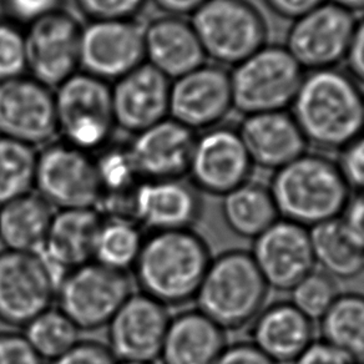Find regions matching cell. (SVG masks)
Returning a JSON list of instances; mask_svg holds the SVG:
<instances>
[{"label": "cell", "instance_id": "3", "mask_svg": "<svg viewBox=\"0 0 364 364\" xmlns=\"http://www.w3.org/2000/svg\"><path fill=\"white\" fill-rule=\"evenodd\" d=\"M268 188L279 218L309 230L341 218L352 198L338 164L312 152L273 171Z\"/></svg>", "mask_w": 364, "mask_h": 364}, {"label": "cell", "instance_id": "15", "mask_svg": "<svg viewBox=\"0 0 364 364\" xmlns=\"http://www.w3.org/2000/svg\"><path fill=\"white\" fill-rule=\"evenodd\" d=\"M144 31L130 19L91 21L81 29V68L97 79L119 80L145 60Z\"/></svg>", "mask_w": 364, "mask_h": 364}, {"label": "cell", "instance_id": "44", "mask_svg": "<svg viewBox=\"0 0 364 364\" xmlns=\"http://www.w3.org/2000/svg\"><path fill=\"white\" fill-rule=\"evenodd\" d=\"M341 220L354 241L364 250V193L350 198Z\"/></svg>", "mask_w": 364, "mask_h": 364}, {"label": "cell", "instance_id": "10", "mask_svg": "<svg viewBox=\"0 0 364 364\" xmlns=\"http://www.w3.org/2000/svg\"><path fill=\"white\" fill-rule=\"evenodd\" d=\"M34 188L58 210L95 208L100 198L95 160L69 144L49 145L36 157Z\"/></svg>", "mask_w": 364, "mask_h": 364}, {"label": "cell", "instance_id": "22", "mask_svg": "<svg viewBox=\"0 0 364 364\" xmlns=\"http://www.w3.org/2000/svg\"><path fill=\"white\" fill-rule=\"evenodd\" d=\"M237 132L253 165L272 171L302 156L309 147L292 114L286 112L247 115Z\"/></svg>", "mask_w": 364, "mask_h": 364}, {"label": "cell", "instance_id": "39", "mask_svg": "<svg viewBox=\"0 0 364 364\" xmlns=\"http://www.w3.org/2000/svg\"><path fill=\"white\" fill-rule=\"evenodd\" d=\"M0 364H43V359L24 334L0 332Z\"/></svg>", "mask_w": 364, "mask_h": 364}, {"label": "cell", "instance_id": "18", "mask_svg": "<svg viewBox=\"0 0 364 364\" xmlns=\"http://www.w3.org/2000/svg\"><path fill=\"white\" fill-rule=\"evenodd\" d=\"M170 321L166 306L132 294L107 324V347L117 362H155Z\"/></svg>", "mask_w": 364, "mask_h": 364}, {"label": "cell", "instance_id": "4", "mask_svg": "<svg viewBox=\"0 0 364 364\" xmlns=\"http://www.w3.org/2000/svg\"><path fill=\"white\" fill-rule=\"evenodd\" d=\"M268 291L250 251L230 250L213 257L195 301L225 332L238 331L262 311Z\"/></svg>", "mask_w": 364, "mask_h": 364}, {"label": "cell", "instance_id": "17", "mask_svg": "<svg viewBox=\"0 0 364 364\" xmlns=\"http://www.w3.org/2000/svg\"><path fill=\"white\" fill-rule=\"evenodd\" d=\"M232 107L231 77L223 66L203 64L171 84L168 115L193 132L218 127Z\"/></svg>", "mask_w": 364, "mask_h": 364}, {"label": "cell", "instance_id": "35", "mask_svg": "<svg viewBox=\"0 0 364 364\" xmlns=\"http://www.w3.org/2000/svg\"><path fill=\"white\" fill-rule=\"evenodd\" d=\"M26 70L24 34L11 24L0 23V81L21 77Z\"/></svg>", "mask_w": 364, "mask_h": 364}, {"label": "cell", "instance_id": "13", "mask_svg": "<svg viewBox=\"0 0 364 364\" xmlns=\"http://www.w3.org/2000/svg\"><path fill=\"white\" fill-rule=\"evenodd\" d=\"M81 28L73 16L56 11L31 23L26 36V69L43 85L59 86L80 65Z\"/></svg>", "mask_w": 364, "mask_h": 364}, {"label": "cell", "instance_id": "1", "mask_svg": "<svg viewBox=\"0 0 364 364\" xmlns=\"http://www.w3.org/2000/svg\"><path fill=\"white\" fill-rule=\"evenodd\" d=\"M363 105L358 82L333 68L304 75L291 107L309 146L341 151L364 132Z\"/></svg>", "mask_w": 364, "mask_h": 364}, {"label": "cell", "instance_id": "47", "mask_svg": "<svg viewBox=\"0 0 364 364\" xmlns=\"http://www.w3.org/2000/svg\"><path fill=\"white\" fill-rule=\"evenodd\" d=\"M334 3L336 6L343 8L349 13H355V11H364V0H329Z\"/></svg>", "mask_w": 364, "mask_h": 364}, {"label": "cell", "instance_id": "23", "mask_svg": "<svg viewBox=\"0 0 364 364\" xmlns=\"http://www.w3.org/2000/svg\"><path fill=\"white\" fill-rule=\"evenodd\" d=\"M314 334V322L289 299L264 306L251 323V342L276 364H294Z\"/></svg>", "mask_w": 364, "mask_h": 364}, {"label": "cell", "instance_id": "26", "mask_svg": "<svg viewBox=\"0 0 364 364\" xmlns=\"http://www.w3.org/2000/svg\"><path fill=\"white\" fill-rule=\"evenodd\" d=\"M226 346V332L191 309L171 317L159 358L162 364H215Z\"/></svg>", "mask_w": 364, "mask_h": 364}, {"label": "cell", "instance_id": "5", "mask_svg": "<svg viewBox=\"0 0 364 364\" xmlns=\"http://www.w3.org/2000/svg\"><path fill=\"white\" fill-rule=\"evenodd\" d=\"M304 73L286 46H264L230 73L233 107L245 117L286 112L299 92Z\"/></svg>", "mask_w": 364, "mask_h": 364}, {"label": "cell", "instance_id": "28", "mask_svg": "<svg viewBox=\"0 0 364 364\" xmlns=\"http://www.w3.org/2000/svg\"><path fill=\"white\" fill-rule=\"evenodd\" d=\"M223 221L236 236L255 240L279 218L268 185L250 181L223 198Z\"/></svg>", "mask_w": 364, "mask_h": 364}, {"label": "cell", "instance_id": "34", "mask_svg": "<svg viewBox=\"0 0 364 364\" xmlns=\"http://www.w3.org/2000/svg\"><path fill=\"white\" fill-rule=\"evenodd\" d=\"M289 301L296 309L312 322H319L338 299L341 292L337 279L314 268L289 291Z\"/></svg>", "mask_w": 364, "mask_h": 364}, {"label": "cell", "instance_id": "50", "mask_svg": "<svg viewBox=\"0 0 364 364\" xmlns=\"http://www.w3.org/2000/svg\"><path fill=\"white\" fill-rule=\"evenodd\" d=\"M360 364H364V363H360Z\"/></svg>", "mask_w": 364, "mask_h": 364}, {"label": "cell", "instance_id": "16", "mask_svg": "<svg viewBox=\"0 0 364 364\" xmlns=\"http://www.w3.org/2000/svg\"><path fill=\"white\" fill-rule=\"evenodd\" d=\"M269 289L289 292L316 268L311 230L279 218L250 251Z\"/></svg>", "mask_w": 364, "mask_h": 364}, {"label": "cell", "instance_id": "36", "mask_svg": "<svg viewBox=\"0 0 364 364\" xmlns=\"http://www.w3.org/2000/svg\"><path fill=\"white\" fill-rule=\"evenodd\" d=\"M146 0H76L92 21H127L141 9Z\"/></svg>", "mask_w": 364, "mask_h": 364}, {"label": "cell", "instance_id": "41", "mask_svg": "<svg viewBox=\"0 0 364 364\" xmlns=\"http://www.w3.org/2000/svg\"><path fill=\"white\" fill-rule=\"evenodd\" d=\"M215 364H276L251 342H236L225 347Z\"/></svg>", "mask_w": 364, "mask_h": 364}, {"label": "cell", "instance_id": "38", "mask_svg": "<svg viewBox=\"0 0 364 364\" xmlns=\"http://www.w3.org/2000/svg\"><path fill=\"white\" fill-rule=\"evenodd\" d=\"M112 350L97 341H79L66 353L51 360L50 364H117Z\"/></svg>", "mask_w": 364, "mask_h": 364}, {"label": "cell", "instance_id": "45", "mask_svg": "<svg viewBox=\"0 0 364 364\" xmlns=\"http://www.w3.org/2000/svg\"><path fill=\"white\" fill-rule=\"evenodd\" d=\"M271 11L287 19H299L328 0H264Z\"/></svg>", "mask_w": 364, "mask_h": 364}, {"label": "cell", "instance_id": "8", "mask_svg": "<svg viewBox=\"0 0 364 364\" xmlns=\"http://www.w3.org/2000/svg\"><path fill=\"white\" fill-rule=\"evenodd\" d=\"M54 99L58 129L66 144L89 152L109 141L115 117L112 87L107 81L75 73L58 86Z\"/></svg>", "mask_w": 364, "mask_h": 364}, {"label": "cell", "instance_id": "46", "mask_svg": "<svg viewBox=\"0 0 364 364\" xmlns=\"http://www.w3.org/2000/svg\"><path fill=\"white\" fill-rule=\"evenodd\" d=\"M161 11H166L172 16H193L200 6L208 0H154Z\"/></svg>", "mask_w": 364, "mask_h": 364}, {"label": "cell", "instance_id": "25", "mask_svg": "<svg viewBox=\"0 0 364 364\" xmlns=\"http://www.w3.org/2000/svg\"><path fill=\"white\" fill-rule=\"evenodd\" d=\"M102 221L104 218L95 208L58 210L39 253L64 273L94 261Z\"/></svg>", "mask_w": 364, "mask_h": 364}, {"label": "cell", "instance_id": "43", "mask_svg": "<svg viewBox=\"0 0 364 364\" xmlns=\"http://www.w3.org/2000/svg\"><path fill=\"white\" fill-rule=\"evenodd\" d=\"M344 60L347 63L349 75L357 82L364 84V16L360 18V21H355Z\"/></svg>", "mask_w": 364, "mask_h": 364}, {"label": "cell", "instance_id": "33", "mask_svg": "<svg viewBox=\"0 0 364 364\" xmlns=\"http://www.w3.org/2000/svg\"><path fill=\"white\" fill-rule=\"evenodd\" d=\"M26 336L43 360H54L80 341V329L59 309H50L24 327Z\"/></svg>", "mask_w": 364, "mask_h": 364}, {"label": "cell", "instance_id": "19", "mask_svg": "<svg viewBox=\"0 0 364 364\" xmlns=\"http://www.w3.org/2000/svg\"><path fill=\"white\" fill-rule=\"evenodd\" d=\"M201 193L193 183L177 180L141 181L134 196L132 216L151 232L193 230L203 215Z\"/></svg>", "mask_w": 364, "mask_h": 364}, {"label": "cell", "instance_id": "48", "mask_svg": "<svg viewBox=\"0 0 364 364\" xmlns=\"http://www.w3.org/2000/svg\"><path fill=\"white\" fill-rule=\"evenodd\" d=\"M117 364H155V362H117Z\"/></svg>", "mask_w": 364, "mask_h": 364}, {"label": "cell", "instance_id": "11", "mask_svg": "<svg viewBox=\"0 0 364 364\" xmlns=\"http://www.w3.org/2000/svg\"><path fill=\"white\" fill-rule=\"evenodd\" d=\"M355 21L352 13L326 1L294 21L286 49L302 69H333L348 51Z\"/></svg>", "mask_w": 364, "mask_h": 364}, {"label": "cell", "instance_id": "24", "mask_svg": "<svg viewBox=\"0 0 364 364\" xmlns=\"http://www.w3.org/2000/svg\"><path fill=\"white\" fill-rule=\"evenodd\" d=\"M147 64L168 77L177 79L203 66L206 54L191 23L178 16H164L144 31Z\"/></svg>", "mask_w": 364, "mask_h": 364}, {"label": "cell", "instance_id": "14", "mask_svg": "<svg viewBox=\"0 0 364 364\" xmlns=\"http://www.w3.org/2000/svg\"><path fill=\"white\" fill-rule=\"evenodd\" d=\"M59 132L55 99L33 77L0 81V136L34 147Z\"/></svg>", "mask_w": 364, "mask_h": 364}, {"label": "cell", "instance_id": "49", "mask_svg": "<svg viewBox=\"0 0 364 364\" xmlns=\"http://www.w3.org/2000/svg\"><path fill=\"white\" fill-rule=\"evenodd\" d=\"M363 125H364V105H363Z\"/></svg>", "mask_w": 364, "mask_h": 364}, {"label": "cell", "instance_id": "30", "mask_svg": "<svg viewBox=\"0 0 364 364\" xmlns=\"http://www.w3.org/2000/svg\"><path fill=\"white\" fill-rule=\"evenodd\" d=\"M318 323L321 339L343 352L354 364L364 363L363 294H339Z\"/></svg>", "mask_w": 364, "mask_h": 364}, {"label": "cell", "instance_id": "21", "mask_svg": "<svg viewBox=\"0 0 364 364\" xmlns=\"http://www.w3.org/2000/svg\"><path fill=\"white\" fill-rule=\"evenodd\" d=\"M171 82L154 66L142 63L122 76L112 89L115 125L139 132L165 120Z\"/></svg>", "mask_w": 364, "mask_h": 364}, {"label": "cell", "instance_id": "29", "mask_svg": "<svg viewBox=\"0 0 364 364\" xmlns=\"http://www.w3.org/2000/svg\"><path fill=\"white\" fill-rule=\"evenodd\" d=\"M314 262L334 279H350L364 273V250L354 241L341 218L311 230Z\"/></svg>", "mask_w": 364, "mask_h": 364}, {"label": "cell", "instance_id": "31", "mask_svg": "<svg viewBox=\"0 0 364 364\" xmlns=\"http://www.w3.org/2000/svg\"><path fill=\"white\" fill-rule=\"evenodd\" d=\"M140 226L127 218H104L97 235L94 261L122 272L134 267L141 251Z\"/></svg>", "mask_w": 364, "mask_h": 364}, {"label": "cell", "instance_id": "27", "mask_svg": "<svg viewBox=\"0 0 364 364\" xmlns=\"http://www.w3.org/2000/svg\"><path fill=\"white\" fill-rule=\"evenodd\" d=\"M54 211L38 193H28L0 206V242L4 250L39 253Z\"/></svg>", "mask_w": 364, "mask_h": 364}, {"label": "cell", "instance_id": "12", "mask_svg": "<svg viewBox=\"0 0 364 364\" xmlns=\"http://www.w3.org/2000/svg\"><path fill=\"white\" fill-rule=\"evenodd\" d=\"M253 167L237 130L216 127L196 137L188 175L200 193L223 198L251 180Z\"/></svg>", "mask_w": 364, "mask_h": 364}, {"label": "cell", "instance_id": "37", "mask_svg": "<svg viewBox=\"0 0 364 364\" xmlns=\"http://www.w3.org/2000/svg\"><path fill=\"white\" fill-rule=\"evenodd\" d=\"M339 152L337 164L349 188L364 193V132Z\"/></svg>", "mask_w": 364, "mask_h": 364}, {"label": "cell", "instance_id": "32", "mask_svg": "<svg viewBox=\"0 0 364 364\" xmlns=\"http://www.w3.org/2000/svg\"><path fill=\"white\" fill-rule=\"evenodd\" d=\"M36 157L34 147L0 136V206L33 193Z\"/></svg>", "mask_w": 364, "mask_h": 364}, {"label": "cell", "instance_id": "40", "mask_svg": "<svg viewBox=\"0 0 364 364\" xmlns=\"http://www.w3.org/2000/svg\"><path fill=\"white\" fill-rule=\"evenodd\" d=\"M61 0H6L9 14L16 21H33L58 11Z\"/></svg>", "mask_w": 364, "mask_h": 364}, {"label": "cell", "instance_id": "20", "mask_svg": "<svg viewBox=\"0 0 364 364\" xmlns=\"http://www.w3.org/2000/svg\"><path fill=\"white\" fill-rule=\"evenodd\" d=\"M195 141L193 130L165 119L136 134L127 149L142 181L177 180L188 175Z\"/></svg>", "mask_w": 364, "mask_h": 364}, {"label": "cell", "instance_id": "42", "mask_svg": "<svg viewBox=\"0 0 364 364\" xmlns=\"http://www.w3.org/2000/svg\"><path fill=\"white\" fill-rule=\"evenodd\" d=\"M294 364H354L350 359L323 339H314Z\"/></svg>", "mask_w": 364, "mask_h": 364}, {"label": "cell", "instance_id": "6", "mask_svg": "<svg viewBox=\"0 0 364 364\" xmlns=\"http://www.w3.org/2000/svg\"><path fill=\"white\" fill-rule=\"evenodd\" d=\"M191 16L206 58L220 66L238 65L267 46V23L248 0H208Z\"/></svg>", "mask_w": 364, "mask_h": 364}, {"label": "cell", "instance_id": "7", "mask_svg": "<svg viewBox=\"0 0 364 364\" xmlns=\"http://www.w3.org/2000/svg\"><path fill=\"white\" fill-rule=\"evenodd\" d=\"M66 273L41 253L0 252V321L26 327L51 309Z\"/></svg>", "mask_w": 364, "mask_h": 364}, {"label": "cell", "instance_id": "2", "mask_svg": "<svg viewBox=\"0 0 364 364\" xmlns=\"http://www.w3.org/2000/svg\"><path fill=\"white\" fill-rule=\"evenodd\" d=\"M213 255L193 230L151 232L132 267L141 294L170 307L196 299Z\"/></svg>", "mask_w": 364, "mask_h": 364}, {"label": "cell", "instance_id": "9", "mask_svg": "<svg viewBox=\"0 0 364 364\" xmlns=\"http://www.w3.org/2000/svg\"><path fill=\"white\" fill-rule=\"evenodd\" d=\"M132 294L127 272L91 262L66 273L56 294L59 309L80 331H94L109 324Z\"/></svg>", "mask_w": 364, "mask_h": 364}]
</instances>
